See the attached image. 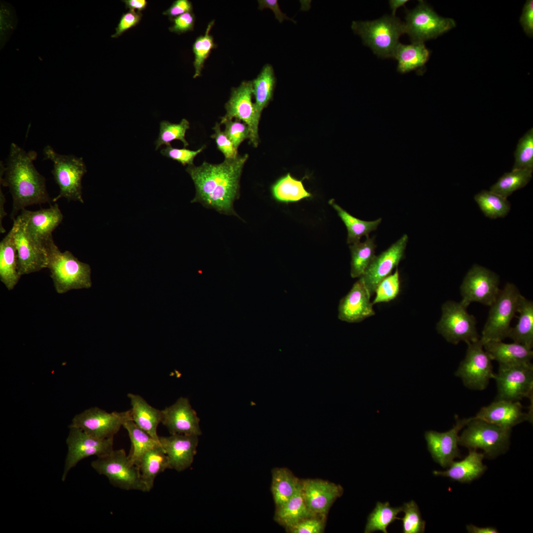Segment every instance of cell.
<instances>
[{
    "instance_id": "1",
    "label": "cell",
    "mask_w": 533,
    "mask_h": 533,
    "mask_svg": "<svg viewBox=\"0 0 533 533\" xmlns=\"http://www.w3.org/2000/svg\"><path fill=\"white\" fill-rule=\"evenodd\" d=\"M248 155H238L219 164L206 161L198 166L189 165L186 171L192 179L196 194L191 202H199L220 213L237 216L234 201L239 197L240 179Z\"/></svg>"
},
{
    "instance_id": "2",
    "label": "cell",
    "mask_w": 533,
    "mask_h": 533,
    "mask_svg": "<svg viewBox=\"0 0 533 533\" xmlns=\"http://www.w3.org/2000/svg\"><path fill=\"white\" fill-rule=\"evenodd\" d=\"M37 153L26 152L14 143L10 146L4 167V178L0 177V185L9 188L13 198L10 217L14 220L17 213L34 204L50 202L45 178L35 167L33 162Z\"/></svg>"
},
{
    "instance_id": "3",
    "label": "cell",
    "mask_w": 533,
    "mask_h": 533,
    "mask_svg": "<svg viewBox=\"0 0 533 533\" xmlns=\"http://www.w3.org/2000/svg\"><path fill=\"white\" fill-rule=\"evenodd\" d=\"M47 255V267L57 293L92 286L90 266L80 261L70 251L61 252L51 237L43 243Z\"/></svg>"
},
{
    "instance_id": "4",
    "label": "cell",
    "mask_w": 533,
    "mask_h": 533,
    "mask_svg": "<svg viewBox=\"0 0 533 533\" xmlns=\"http://www.w3.org/2000/svg\"><path fill=\"white\" fill-rule=\"evenodd\" d=\"M351 29L361 37L365 45L383 58H394L399 38L405 34L404 23L392 15L373 21H353Z\"/></svg>"
},
{
    "instance_id": "5",
    "label": "cell",
    "mask_w": 533,
    "mask_h": 533,
    "mask_svg": "<svg viewBox=\"0 0 533 533\" xmlns=\"http://www.w3.org/2000/svg\"><path fill=\"white\" fill-rule=\"evenodd\" d=\"M43 153V159L50 160L53 162V169L51 172L60 189L59 194L52 201L65 198L69 201L73 200L83 203L81 182L87 169L82 157L73 154H60L49 145L44 148Z\"/></svg>"
},
{
    "instance_id": "6",
    "label": "cell",
    "mask_w": 533,
    "mask_h": 533,
    "mask_svg": "<svg viewBox=\"0 0 533 533\" xmlns=\"http://www.w3.org/2000/svg\"><path fill=\"white\" fill-rule=\"evenodd\" d=\"M459 437L458 444L469 450L480 449L485 457L492 458L506 452L510 444L511 429L502 428L471 417Z\"/></svg>"
},
{
    "instance_id": "7",
    "label": "cell",
    "mask_w": 533,
    "mask_h": 533,
    "mask_svg": "<svg viewBox=\"0 0 533 533\" xmlns=\"http://www.w3.org/2000/svg\"><path fill=\"white\" fill-rule=\"evenodd\" d=\"M91 465L98 474L106 476L115 487L126 491L150 492L142 480L139 468L123 449L114 450L98 457Z\"/></svg>"
},
{
    "instance_id": "8",
    "label": "cell",
    "mask_w": 533,
    "mask_h": 533,
    "mask_svg": "<svg viewBox=\"0 0 533 533\" xmlns=\"http://www.w3.org/2000/svg\"><path fill=\"white\" fill-rule=\"evenodd\" d=\"M521 294L513 284L507 283L492 305L480 340L484 343L490 341H502L508 337L510 323L517 312Z\"/></svg>"
},
{
    "instance_id": "9",
    "label": "cell",
    "mask_w": 533,
    "mask_h": 533,
    "mask_svg": "<svg viewBox=\"0 0 533 533\" xmlns=\"http://www.w3.org/2000/svg\"><path fill=\"white\" fill-rule=\"evenodd\" d=\"M413 9L406 10L404 32L409 36L412 43H423L438 37L456 27L452 18L439 16L423 0Z\"/></svg>"
},
{
    "instance_id": "10",
    "label": "cell",
    "mask_w": 533,
    "mask_h": 533,
    "mask_svg": "<svg viewBox=\"0 0 533 533\" xmlns=\"http://www.w3.org/2000/svg\"><path fill=\"white\" fill-rule=\"evenodd\" d=\"M442 312L436 329L447 342L455 344L461 341L467 343L480 338L475 318L467 312V307L460 302H446L442 306Z\"/></svg>"
},
{
    "instance_id": "11",
    "label": "cell",
    "mask_w": 533,
    "mask_h": 533,
    "mask_svg": "<svg viewBox=\"0 0 533 533\" xmlns=\"http://www.w3.org/2000/svg\"><path fill=\"white\" fill-rule=\"evenodd\" d=\"M494 379L497 389L495 400L517 401L524 398H533V365L531 362L499 364Z\"/></svg>"
},
{
    "instance_id": "12",
    "label": "cell",
    "mask_w": 533,
    "mask_h": 533,
    "mask_svg": "<svg viewBox=\"0 0 533 533\" xmlns=\"http://www.w3.org/2000/svg\"><path fill=\"white\" fill-rule=\"evenodd\" d=\"M464 359L455 373L468 388L482 390L487 387L495 373L492 360L483 347L480 338L468 343Z\"/></svg>"
},
{
    "instance_id": "13",
    "label": "cell",
    "mask_w": 533,
    "mask_h": 533,
    "mask_svg": "<svg viewBox=\"0 0 533 533\" xmlns=\"http://www.w3.org/2000/svg\"><path fill=\"white\" fill-rule=\"evenodd\" d=\"M132 420L130 409L111 413L91 407L75 416L69 427L78 428L98 438H114L123 424Z\"/></svg>"
},
{
    "instance_id": "14",
    "label": "cell",
    "mask_w": 533,
    "mask_h": 533,
    "mask_svg": "<svg viewBox=\"0 0 533 533\" xmlns=\"http://www.w3.org/2000/svg\"><path fill=\"white\" fill-rule=\"evenodd\" d=\"M13 224L19 274H29L47 268V255L44 244L30 233L19 215L13 220Z\"/></svg>"
},
{
    "instance_id": "15",
    "label": "cell",
    "mask_w": 533,
    "mask_h": 533,
    "mask_svg": "<svg viewBox=\"0 0 533 533\" xmlns=\"http://www.w3.org/2000/svg\"><path fill=\"white\" fill-rule=\"evenodd\" d=\"M499 282L495 273L482 266L473 265L460 287V302L467 307L472 302L491 306L500 291Z\"/></svg>"
},
{
    "instance_id": "16",
    "label": "cell",
    "mask_w": 533,
    "mask_h": 533,
    "mask_svg": "<svg viewBox=\"0 0 533 533\" xmlns=\"http://www.w3.org/2000/svg\"><path fill=\"white\" fill-rule=\"evenodd\" d=\"M66 439L68 452L62 481H65L70 470L81 460L91 457L105 456L114 450V438L102 439L93 437L76 427H69Z\"/></svg>"
},
{
    "instance_id": "17",
    "label": "cell",
    "mask_w": 533,
    "mask_h": 533,
    "mask_svg": "<svg viewBox=\"0 0 533 533\" xmlns=\"http://www.w3.org/2000/svg\"><path fill=\"white\" fill-rule=\"evenodd\" d=\"M252 81H243L238 87L233 88L225 106L226 114L224 117L228 119H237L245 123L250 130V143L257 147L259 143L258 125L260 116L252 101Z\"/></svg>"
},
{
    "instance_id": "18",
    "label": "cell",
    "mask_w": 533,
    "mask_h": 533,
    "mask_svg": "<svg viewBox=\"0 0 533 533\" xmlns=\"http://www.w3.org/2000/svg\"><path fill=\"white\" fill-rule=\"evenodd\" d=\"M470 418L460 419L457 417L455 424L446 432L429 430L425 432L428 450L433 460L442 467L447 468L456 458L461 457L458 447L459 432L465 427Z\"/></svg>"
},
{
    "instance_id": "19",
    "label": "cell",
    "mask_w": 533,
    "mask_h": 533,
    "mask_svg": "<svg viewBox=\"0 0 533 533\" xmlns=\"http://www.w3.org/2000/svg\"><path fill=\"white\" fill-rule=\"evenodd\" d=\"M408 240L407 234L403 235L387 250L375 256L361 278L371 295L375 292L380 283L390 274L404 257Z\"/></svg>"
},
{
    "instance_id": "20",
    "label": "cell",
    "mask_w": 533,
    "mask_h": 533,
    "mask_svg": "<svg viewBox=\"0 0 533 533\" xmlns=\"http://www.w3.org/2000/svg\"><path fill=\"white\" fill-rule=\"evenodd\" d=\"M161 423L170 434L201 435L200 419L188 398L181 397L172 405L161 410Z\"/></svg>"
},
{
    "instance_id": "21",
    "label": "cell",
    "mask_w": 533,
    "mask_h": 533,
    "mask_svg": "<svg viewBox=\"0 0 533 533\" xmlns=\"http://www.w3.org/2000/svg\"><path fill=\"white\" fill-rule=\"evenodd\" d=\"M473 417L507 429L525 421H533V413L524 412L519 401L495 400Z\"/></svg>"
},
{
    "instance_id": "22",
    "label": "cell",
    "mask_w": 533,
    "mask_h": 533,
    "mask_svg": "<svg viewBox=\"0 0 533 533\" xmlns=\"http://www.w3.org/2000/svg\"><path fill=\"white\" fill-rule=\"evenodd\" d=\"M304 499L308 509L315 515L326 516L343 490L340 485L321 479L301 481Z\"/></svg>"
},
{
    "instance_id": "23",
    "label": "cell",
    "mask_w": 533,
    "mask_h": 533,
    "mask_svg": "<svg viewBox=\"0 0 533 533\" xmlns=\"http://www.w3.org/2000/svg\"><path fill=\"white\" fill-rule=\"evenodd\" d=\"M371 295L361 278L340 301L338 318L349 323H358L375 314Z\"/></svg>"
},
{
    "instance_id": "24",
    "label": "cell",
    "mask_w": 533,
    "mask_h": 533,
    "mask_svg": "<svg viewBox=\"0 0 533 533\" xmlns=\"http://www.w3.org/2000/svg\"><path fill=\"white\" fill-rule=\"evenodd\" d=\"M159 441L168 457L170 469L182 472L191 465L196 454L198 436L173 434L159 436Z\"/></svg>"
},
{
    "instance_id": "25",
    "label": "cell",
    "mask_w": 533,
    "mask_h": 533,
    "mask_svg": "<svg viewBox=\"0 0 533 533\" xmlns=\"http://www.w3.org/2000/svg\"><path fill=\"white\" fill-rule=\"evenodd\" d=\"M19 216L25 223L30 233L38 241L43 243L52 237V233L61 223L63 216L58 204L38 211L24 209Z\"/></svg>"
},
{
    "instance_id": "26",
    "label": "cell",
    "mask_w": 533,
    "mask_h": 533,
    "mask_svg": "<svg viewBox=\"0 0 533 533\" xmlns=\"http://www.w3.org/2000/svg\"><path fill=\"white\" fill-rule=\"evenodd\" d=\"M484 453L476 450H469V452L462 460L453 461L445 471L434 470L435 476L448 477L460 483H470L484 474L487 467L483 463Z\"/></svg>"
},
{
    "instance_id": "27",
    "label": "cell",
    "mask_w": 533,
    "mask_h": 533,
    "mask_svg": "<svg viewBox=\"0 0 533 533\" xmlns=\"http://www.w3.org/2000/svg\"><path fill=\"white\" fill-rule=\"evenodd\" d=\"M13 226L0 243V280L8 291L18 284L21 275L18 271L17 251Z\"/></svg>"
},
{
    "instance_id": "28",
    "label": "cell",
    "mask_w": 533,
    "mask_h": 533,
    "mask_svg": "<svg viewBox=\"0 0 533 533\" xmlns=\"http://www.w3.org/2000/svg\"><path fill=\"white\" fill-rule=\"evenodd\" d=\"M483 347L492 360H496L501 365L530 362L533 357L532 348L514 342L506 343L502 341H490L483 343Z\"/></svg>"
},
{
    "instance_id": "29",
    "label": "cell",
    "mask_w": 533,
    "mask_h": 533,
    "mask_svg": "<svg viewBox=\"0 0 533 533\" xmlns=\"http://www.w3.org/2000/svg\"><path fill=\"white\" fill-rule=\"evenodd\" d=\"M127 397L131 406L133 421L153 439L159 441L157 428L162 419L161 410L151 406L139 395L129 393Z\"/></svg>"
},
{
    "instance_id": "30",
    "label": "cell",
    "mask_w": 533,
    "mask_h": 533,
    "mask_svg": "<svg viewBox=\"0 0 533 533\" xmlns=\"http://www.w3.org/2000/svg\"><path fill=\"white\" fill-rule=\"evenodd\" d=\"M315 515L307 508L300 487L293 496L284 504L276 507L274 520L289 530L302 520Z\"/></svg>"
},
{
    "instance_id": "31",
    "label": "cell",
    "mask_w": 533,
    "mask_h": 533,
    "mask_svg": "<svg viewBox=\"0 0 533 533\" xmlns=\"http://www.w3.org/2000/svg\"><path fill=\"white\" fill-rule=\"evenodd\" d=\"M517 312L519 313L518 322L511 327L508 337L514 343L530 348L533 346V303L521 295Z\"/></svg>"
},
{
    "instance_id": "32",
    "label": "cell",
    "mask_w": 533,
    "mask_h": 533,
    "mask_svg": "<svg viewBox=\"0 0 533 533\" xmlns=\"http://www.w3.org/2000/svg\"><path fill=\"white\" fill-rule=\"evenodd\" d=\"M430 51L423 43H399L394 58L398 61L397 71L405 74L421 69L428 61Z\"/></svg>"
},
{
    "instance_id": "33",
    "label": "cell",
    "mask_w": 533,
    "mask_h": 533,
    "mask_svg": "<svg viewBox=\"0 0 533 533\" xmlns=\"http://www.w3.org/2000/svg\"><path fill=\"white\" fill-rule=\"evenodd\" d=\"M138 467L149 491L153 488L156 477L170 469L168 457L161 445L148 451L141 458Z\"/></svg>"
},
{
    "instance_id": "34",
    "label": "cell",
    "mask_w": 533,
    "mask_h": 533,
    "mask_svg": "<svg viewBox=\"0 0 533 533\" xmlns=\"http://www.w3.org/2000/svg\"><path fill=\"white\" fill-rule=\"evenodd\" d=\"M271 492L276 507L286 503L295 494L301 481L288 469L276 467L272 470Z\"/></svg>"
},
{
    "instance_id": "35",
    "label": "cell",
    "mask_w": 533,
    "mask_h": 533,
    "mask_svg": "<svg viewBox=\"0 0 533 533\" xmlns=\"http://www.w3.org/2000/svg\"><path fill=\"white\" fill-rule=\"evenodd\" d=\"M329 203L336 210L346 227L348 244H352L359 242L360 238L363 236L369 237V233L376 230L381 222V218L371 221L360 220L350 215L333 200H330Z\"/></svg>"
},
{
    "instance_id": "36",
    "label": "cell",
    "mask_w": 533,
    "mask_h": 533,
    "mask_svg": "<svg viewBox=\"0 0 533 533\" xmlns=\"http://www.w3.org/2000/svg\"><path fill=\"white\" fill-rule=\"evenodd\" d=\"M253 95L255 101L254 106L261 117L263 110L271 100L275 84L273 69L269 64L264 66L258 76L252 81Z\"/></svg>"
},
{
    "instance_id": "37",
    "label": "cell",
    "mask_w": 533,
    "mask_h": 533,
    "mask_svg": "<svg viewBox=\"0 0 533 533\" xmlns=\"http://www.w3.org/2000/svg\"><path fill=\"white\" fill-rule=\"evenodd\" d=\"M271 190L273 197L280 202H297L311 196L302 181L294 178L289 173L278 179L272 186Z\"/></svg>"
},
{
    "instance_id": "38",
    "label": "cell",
    "mask_w": 533,
    "mask_h": 533,
    "mask_svg": "<svg viewBox=\"0 0 533 533\" xmlns=\"http://www.w3.org/2000/svg\"><path fill=\"white\" fill-rule=\"evenodd\" d=\"M123 427L126 430L131 443V450L129 457L136 466L142 457L150 450L160 446L159 441L151 437L138 427L132 420L125 422Z\"/></svg>"
},
{
    "instance_id": "39",
    "label": "cell",
    "mask_w": 533,
    "mask_h": 533,
    "mask_svg": "<svg viewBox=\"0 0 533 533\" xmlns=\"http://www.w3.org/2000/svg\"><path fill=\"white\" fill-rule=\"evenodd\" d=\"M376 245L374 238L367 237L363 242L360 241L349 246L351 252L350 275L352 278L361 277L375 257Z\"/></svg>"
},
{
    "instance_id": "40",
    "label": "cell",
    "mask_w": 533,
    "mask_h": 533,
    "mask_svg": "<svg viewBox=\"0 0 533 533\" xmlns=\"http://www.w3.org/2000/svg\"><path fill=\"white\" fill-rule=\"evenodd\" d=\"M402 510V506L393 507L388 501L384 503L378 501L368 517L364 533L381 531L387 533V527L395 520L400 519L397 515Z\"/></svg>"
},
{
    "instance_id": "41",
    "label": "cell",
    "mask_w": 533,
    "mask_h": 533,
    "mask_svg": "<svg viewBox=\"0 0 533 533\" xmlns=\"http://www.w3.org/2000/svg\"><path fill=\"white\" fill-rule=\"evenodd\" d=\"M533 170H512L505 173L491 187L490 190L507 198L514 191L524 187L532 177Z\"/></svg>"
},
{
    "instance_id": "42",
    "label": "cell",
    "mask_w": 533,
    "mask_h": 533,
    "mask_svg": "<svg viewBox=\"0 0 533 533\" xmlns=\"http://www.w3.org/2000/svg\"><path fill=\"white\" fill-rule=\"evenodd\" d=\"M474 199L484 215L491 219L504 217L510 210L507 198L491 190H482Z\"/></svg>"
},
{
    "instance_id": "43",
    "label": "cell",
    "mask_w": 533,
    "mask_h": 533,
    "mask_svg": "<svg viewBox=\"0 0 533 533\" xmlns=\"http://www.w3.org/2000/svg\"><path fill=\"white\" fill-rule=\"evenodd\" d=\"M190 128V123L185 118L179 123H172L166 120L160 122L159 133L155 141V150H157L162 145H170V142L176 140L181 141L186 147L189 145L185 139L186 132Z\"/></svg>"
},
{
    "instance_id": "44",
    "label": "cell",
    "mask_w": 533,
    "mask_h": 533,
    "mask_svg": "<svg viewBox=\"0 0 533 533\" xmlns=\"http://www.w3.org/2000/svg\"><path fill=\"white\" fill-rule=\"evenodd\" d=\"M214 23V21L209 23L205 35L197 37L193 44L192 50L195 57L193 62L195 68L193 78L200 76L205 61L209 56L211 50L216 46L213 37L209 33Z\"/></svg>"
},
{
    "instance_id": "45",
    "label": "cell",
    "mask_w": 533,
    "mask_h": 533,
    "mask_svg": "<svg viewBox=\"0 0 533 533\" xmlns=\"http://www.w3.org/2000/svg\"><path fill=\"white\" fill-rule=\"evenodd\" d=\"M512 170H533V128L529 130L519 140L514 152Z\"/></svg>"
},
{
    "instance_id": "46",
    "label": "cell",
    "mask_w": 533,
    "mask_h": 533,
    "mask_svg": "<svg viewBox=\"0 0 533 533\" xmlns=\"http://www.w3.org/2000/svg\"><path fill=\"white\" fill-rule=\"evenodd\" d=\"M404 516L399 520L402 521L403 533H422L425 531V521L421 517L417 504L411 500L404 503L402 506Z\"/></svg>"
},
{
    "instance_id": "47",
    "label": "cell",
    "mask_w": 533,
    "mask_h": 533,
    "mask_svg": "<svg viewBox=\"0 0 533 533\" xmlns=\"http://www.w3.org/2000/svg\"><path fill=\"white\" fill-rule=\"evenodd\" d=\"M400 280L398 269L382 280L377 286L376 297L373 305L382 302H388L394 299L399 294Z\"/></svg>"
},
{
    "instance_id": "48",
    "label": "cell",
    "mask_w": 533,
    "mask_h": 533,
    "mask_svg": "<svg viewBox=\"0 0 533 533\" xmlns=\"http://www.w3.org/2000/svg\"><path fill=\"white\" fill-rule=\"evenodd\" d=\"M220 124L225 126L224 132L237 150L243 141L249 139V129L247 125L241 121L237 119L232 120L223 116L221 118Z\"/></svg>"
},
{
    "instance_id": "49",
    "label": "cell",
    "mask_w": 533,
    "mask_h": 533,
    "mask_svg": "<svg viewBox=\"0 0 533 533\" xmlns=\"http://www.w3.org/2000/svg\"><path fill=\"white\" fill-rule=\"evenodd\" d=\"M205 146H203L197 151H191L185 148H174L169 145L162 149L160 153L165 157L178 161L183 166L186 164L189 166L193 165L194 158L203 150Z\"/></svg>"
},
{
    "instance_id": "50",
    "label": "cell",
    "mask_w": 533,
    "mask_h": 533,
    "mask_svg": "<svg viewBox=\"0 0 533 533\" xmlns=\"http://www.w3.org/2000/svg\"><path fill=\"white\" fill-rule=\"evenodd\" d=\"M326 516L314 515L305 518L288 531L292 533H321L323 532Z\"/></svg>"
},
{
    "instance_id": "51",
    "label": "cell",
    "mask_w": 533,
    "mask_h": 533,
    "mask_svg": "<svg viewBox=\"0 0 533 533\" xmlns=\"http://www.w3.org/2000/svg\"><path fill=\"white\" fill-rule=\"evenodd\" d=\"M213 129L215 133L211 137L215 139L218 149L223 153L225 159L236 157L238 155L237 150L225 132L221 130V124L217 122Z\"/></svg>"
},
{
    "instance_id": "52",
    "label": "cell",
    "mask_w": 533,
    "mask_h": 533,
    "mask_svg": "<svg viewBox=\"0 0 533 533\" xmlns=\"http://www.w3.org/2000/svg\"><path fill=\"white\" fill-rule=\"evenodd\" d=\"M142 13L140 12L129 11L123 13L115 29V33L112 38H117L129 29L135 26L140 21Z\"/></svg>"
},
{
    "instance_id": "53",
    "label": "cell",
    "mask_w": 533,
    "mask_h": 533,
    "mask_svg": "<svg viewBox=\"0 0 533 533\" xmlns=\"http://www.w3.org/2000/svg\"><path fill=\"white\" fill-rule=\"evenodd\" d=\"M172 19L173 25L169 28L171 32L180 34L191 31L193 29L195 16L191 12L185 13Z\"/></svg>"
},
{
    "instance_id": "54",
    "label": "cell",
    "mask_w": 533,
    "mask_h": 533,
    "mask_svg": "<svg viewBox=\"0 0 533 533\" xmlns=\"http://www.w3.org/2000/svg\"><path fill=\"white\" fill-rule=\"evenodd\" d=\"M520 22L526 34L530 37L533 35V1L528 0L524 5Z\"/></svg>"
},
{
    "instance_id": "55",
    "label": "cell",
    "mask_w": 533,
    "mask_h": 533,
    "mask_svg": "<svg viewBox=\"0 0 533 533\" xmlns=\"http://www.w3.org/2000/svg\"><path fill=\"white\" fill-rule=\"evenodd\" d=\"M192 6L190 1L188 0H177L171 6L163 12V15H167L170 18L173 19L180 15L187 12H191Z\"/></svg>"
},
{
    "instance_id": "56",
    "label": "cell",
    "mask_w": 533,
    "mask_h": 533,
    "mask_svg": "<svg viewBox=\"0 0 533 533\" xmlns=\"http://www.w3.org/2000/svg\"><path fill=\"white\" fill-rule=\"evenodd\" d=\"M258 2L259 9L261 10L265 8L271 9L273 11L275 18L279 22L281 23L285 19L290 20L293 22H295L293 19L288 17L281 11L277 0H258Z\"/></svg>"
},
{
    "instance_id": "57",
    "label": "cell",
    "mask_w": 533,
    "mask_h": 533,
    "mask_svg": "<svg viewBox=\"0 0 533 533\" xmlns=\"http://www.w3.org/2000/svg\"><path fill=\"white\" fill-rule=\"evenodd\" d=\"M123 1L125 3L126 7L129 9L130 11L137 9L138 12H140L145 9L147 5L146 0H125Z\"/></svg>"
},
{
    "instance_id": "58",
    "label": "cell",
    "mask_w": 533,
    "mask_h": 533,
    "mask_svg": "<svg viewBox=\"0 0 533 533\" xmlns=\"http://www.w3.org/2000/svg\"><path fill=\"white\" fill-rule=\"evenodd\" d=\"M466 529L469 533H498L499 532L495 527H479L472 524L466 525Z\"/></svg>"
},
{
    "instance_id": "59",
    "label": "cell",
    "mask_w": 533,
    "mask_h": 533,
    "mask_svg": "<svg viewBox=\"0 0 533 533\" xmlns=\"http://www.w3.org/2000/svg\"><path fill=\"white\" fill-rule=\"evenodd\" d=\"M407 0H390L389 1L390 8L392 11V16H395V13L398 8L404 6L408 1Z\"/></svg>"
}]
</instances>
